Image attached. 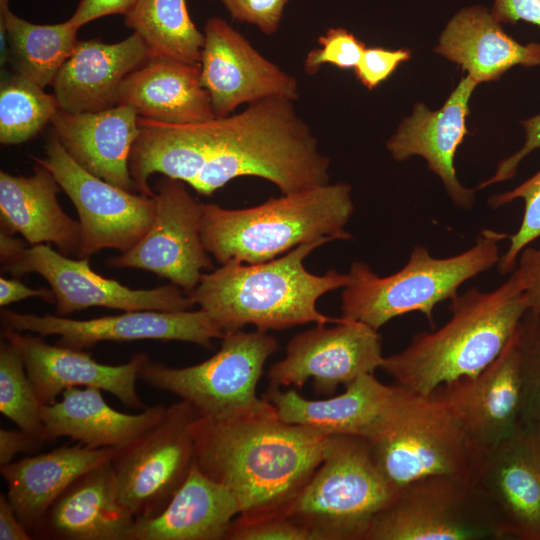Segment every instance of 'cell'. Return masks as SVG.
<instances>
[{"label": "cell", "instance_id": "f546056e", "mask_svg": "<svg viewBox=\"0 0 540 540\" xmlns=\"http://www.w3.org/2000/svg\"><path fill=\"white\" fill-rule=\"evenodd\" d=\"M116 451L77 443L0 465L8 499L31 535L49 507L77 478L112 461Z\"/></svg>", "mask_w": 540, "mask_h": 540}, {"label": "cell", "instance_id": "52a82bcc", "mask_svg": "<svg viewBox=\"0 0 540 540\" xmlns=\"http://www.w3.org/2000/svg\"><path fill=\"white\" fill-rule=\"evenodd\" d=\"M394 491L376 467L367 441L328 436L323 459L287 509L313 540H366Z\"/></svg>", "mask_w": 540, "mask_h": 540}, {"label": "cell", "instance_id": "60d3db41", "mask_svg": "<svg viewBox=\"0 0 540 540\" xmlns=\"http://www.w3.org/2000/svg\"><path fill=\"white\" fill-rule=\"evenodd\" d=\"M410 58L411 51L408 49L390 50L382 47H366L354 68V73L364 87L373 90L385 81L401 63Z\"/></svg>", "mask_w": 540, "mask_h": 540}, {"label": "cell", "instance_id": "9a60e30c", "mask_svg": "<svg viewBox=\"0 0 540 540\" xmlns=\"http://www.w3.org/2000/svg\"><path fill=\"white\" fill-rule=\"evenodd\" d=\"M325 325L317 324L288 342L285 357L268 371L270 385L301 389L312 379L317 395L330 396L338 386L381 368L378 330L345 317L333 327Z\"/></svg>", "mask_w": 540, "mask_h": 540}, {"label": "cell", "instance_id": "8fae6325", "mask_svg": "<svg viewBox=\"0 0 540 540\" xmlns=\"http://www.w3.org/2000/svg\"><path fill=\"white\" fill-rule=\"evenodd\" d=\"M0 261L1 270L14 276L41 275L54 293L58 316L94 306L127 312L184 311L194 305L187 293L172 283L131 289L96 273L88 258L72 259L44 244L27 247L4 231L0 232Z\"/></svg>", "mask_w": 540, "mask_h": 540}, {"label": "cell", "instance_id": "f35d334b", "mask_svg": "<svg viewBox=\"0 0 540 540\" xmlns=\"http://www.w3.org/2000/svg\"><path fill=\"white\" fill-rule=\"evenodd\" d=\"M226 539L229 540H313L311 533L286 515L256 519L236 517Z\"/></svg>", "mask_w": 540, "mask_h": 540}, {"label": "cell", "instance_id": "4fadbf2b", "mask_svg": "<svg viewBox=\"0 0 540 540\" xmlns=\"http://www.w3.org/2000/svg\"><path fill=\"white\" fill-rule=\"evenodd\" d=\"M55 177L72 201L82 230L80 258L103 249L124 253L148 232L155 216L153 197L121 189L85 170L52 133L45 158L32 156Z\"/></svg>", "mask_w": 540, "mask_h": 540}, {"label": "cell", "instance_id": "d4e9b609", "mask_svg": "<svg viewBox=\"0 0 540 540\" xmlns=\"http://www.w3.org/2000/svg\"><path fill=\"white\" fill-rule=\"evenodd\" d=\"M398 385H386L366 374L345 387L339 395L310 400L296 390L270 385L263 398L288 423L312 428L327 436L367 438L392 405Z\"/></svg>", "mask_w": 540, "mask_h": 540}, {"label": "cell", "instance_id": "603a6c76", "mask_svg": "<svg viewBox=\"0 0 540 540\" xmlns=\"http://www.w3.org/2000/svg\"><path fill=\"white\" fill-rule=\"evenodd\" d=\"M135 517L122 504L112 463L77 478L33 531L37 539L128 540Z\"/></svg>", "mask_w": 540, "mask_h": 540}, {"label": "cell", "instance_id": "7bdbcfd3", "mask_svg": "<svg viewBox=\"0 0 540 540\" xmlns=\"http://www.w3.org/2000/svg\"><path fill=\"white\" fill-rule=\"evenodd\" d=\"M521 283L528 310L540 311V247H526L514 269Z\"/></svg>", "mask_w": 540, "mask_h": 540}, {"label": "cell", "instance_id": "83f0119b", "mask_svg": "<svg viewBox=\"0 0 540 540\" xmlns=\"http://www.w3.org/2000/svg\"><path fill=\"white\" fill-rule=\"evenodd\" d=\"M166 407L157 404L129 414L112 408L102 390L94 387H70L61 399L42 404L41 417L46 442L69 437L90 448L120 449L164 415Z\"/></svg>", "mask_w": 540, "mask_h": 540}, {"label": "cell", "instance_id": "9c48e42d", "mask_svg": "<svg viewBox=\"0 0 540 540\" xmlns=\"http://www.w3.org/2000/svg\"><path fill=\"white\" fill-rule=\"evenodd\" d=\"M278 349V341L266 331L238 330L225 334L220 349L199 364L169 367L148 360L139 379L189 403L201 418L228 420L267 404L257 396V385L267 359Z\"/></svg>", "mask_w": 540, "mask_h": 540}, {"label": "cell", "instance_id": "7dc6e473", "mask_svg": "<svg viewBox=\"0 0 540 540\" xmlns=\"http://www.w3.org/2000/svg\"><path fill=\"white\" fill-rule=\"evenodd\" d=\"M30 297H40L48 303H55L51 289H32L17 279L0 277V305L2 307Z\"/></svg>", "mask_w": 540, "mask_h": 540}, {"label": "cell", "instance_id": "44dd1931", "mask_svg": "<svg viewBox=\"0 0 540 540\" xmlns=\"http://www.w3.org/2000/svg\"><path fill=\"white\" fill-rule=\"evenodd\" d=\"M477 85L466 75L437 111H430L423 103H417L412 114L403 119L386 143L387 150L397 161L414 155L423 157L428 168L441 179L453 204L464 210L472 208L476 189L459 182L454 158L468 133L469 100Z\"/></svg>", "mask_w": 540, "mask_h": 540}, {"label": "cell", "instance_id": "bcb514c9", "mask_svg": "<svg viewBox=\"0 0 540 540\" xmlns=\"http://www.w3.org/2000/svg\"><path fill=\"white\" fill-rule=\"evenodd\" d=\"M43 443L22 431L15 429H0V465L12 462L18 453H31Z\"/></svg>", "mask_w": 540, "mask_h": 540}, {"label": "cell", "instance_id": "6da1fadb", "mask_svg": "<svg viewBox=\"0 0 540 540\" xmlns=\"http://www.w3.org/2000/svg\"><path fill=\"white\" fill-rule=\"evenodd\" d=\"M293 102L265 99L236 114L189 124L139 117L129 158L136 190L153 197L149 178L155 173L205 196L243 176L265 179L282 194L329 183L330 159Z\"/></svg>", "mask_w": 540, "mask_h": 540}, {"label": "cell", "instance_id": "836d02e7", "mask_svg": "<svg viewBox=\"0 0 540 540\" xmlns=\"http://www.w3.org/2000/svg\"><path fill=\"white\" fill-rule=\"evenodd\" d=\"M59 109L54 94L15 73L2 78L0 85V142L24 143L51 122Z\"/></svg>", "mask_w": 540, "mask_h": 540}, {"label": "cell", "instance_id": "277c9868", "mask_svg": "<svg viewBox=\"0 0 540 540\" xmlns=\"http://www.w3.org/2000/svg\"><path fill=\"white\" fill-rule=\"evenodd\" d=\"M492 291L470 288L450 303V319L413 336L383 369L407 390L429 395L439 386L473 377L506 347L528 310L516 272Z\"/></svg>", "mask_w": 540, "mask_h": 540}, {"label": "cell", "instance_id": "5bb4252c", "mask_svg": "<svg viewBox=\"0 0 540 540\" xmlns=\"http://www.w3.org/2000/svg\"><path fill=\"white\" fill-rule=\"evenodd\" d=\"M155 216L146 235L130 250L108 259L115 268H134L166 278L186 293L212 267L201 237L202 207L183 181L164 176L156 183Z\"/></svg>", "mask_w": 540, "mask_h": 540}, {"label": "cell", "instance_id": "4dcf8cb0", "mask_svg": "<svg viewBox=\"0 0 540 540\" xmlns=\"http://www.w3.org/2000/svg\"><path fill=\"white\" fill-rule=\"evenodd\" d=\"M435 51L460 65L478 84L497 80L516 65H540V43H518L482 6L456 13L441 33Z\"/></svg>", "mask_w": 540, "mask_h": 540}, {"label": "cell", "instance_id": "b9f144b4", "mask_svg": "<svg viewBox=\"0 0 540 540\" xmlns=\"http://www.w3.org/2000/svg\"><path fill=\"white\" fill-rule=\"evenodd\" d=\"M522 125L525 129L523 146L511 156L503 159L498 164L494 175L478 185L476 190L513 178L522 160L533 151L540 149V114L523 121Z\"/></svg>", "mask_w": 540, "mask_h": 540}, {"label": "cell", "instance_id": "ba28073f", "mask_svg": "<svg viewBox=\"0 0 540 540\" xmlns=\"http://www.w3.org/2000/svg\"><path fill=\"white\" fill-rule=\"evenodd\" d=\"M364 439L376 467L394 491L428 476L471 474L475 447L433 394L398 385L388 412Z\"/></svg>", "mask_w": 540, "mask_h": 540}, {"label": "cell", "instance_id": "30bf717a", "mask_svg": "<svg viewBox=\"0 0 540 540\" xmlns=\"http://www.w3.org/2000/svg\"><path fill=\"white\" fill-rule=\"evenodd\" d=\"M511 539L471 476L442 474L398 489L372 521L366 540Z\"/></svg>", "mask_w": 540, "mask_h": 540}, {"label": "cell", "instance_id": "1f68e13d", "mask_svg": "<svg viewBox=\"0 0 540 540\" xmlns=\"http://www.w3.org/2000/svg\"><path fill=\"white\" fill-rule=\"evenodd\" d=\"M77 32L68 20L39 25L16 16L10 9L0 12L1 66L10 59L17 74L45 88L73 52Z\"/></svg>", "mask_w": 540, "mask_h": 540}, {"label": "cell", "instance_id": "8d00e7d4", "mask_svg": "<svg viewBox=\"0 0 540 540\" xmlns=\"http://www.w3.org/2000/svg\"><path fill=\"white\" fill-rule=\"evenodd\" d=\"M516 199L524 201V212L518 230L509 235L508 248L497 263V269L501 274L511 273L516 267L520 253L540 238V169L516 188L491 196L488 204L491 208L497 209Z\"/></svg>", "mask_w": 540, "mask_h": 540}, {"label": "cell", "instance_id": "cb8c5ba5", "mask_svg": "<svg viewBox=\"0 0 540 540\" xmlns=\"http://www.w3.org/2000/svg\"><path fill=\"white\" fill-rule=\"evenodd\" d=\"M148 58L147 46L135 32L112 44L78 41L51 84L59 108L81 113L118 105L121 84Z\"/></svg>", "mask_w": 540, "mask_h": 540}, {"label": "cell", "instance_id": "74e56055", "mask_svg": "<svg viewBox=\"0 0 540 540\" xmlns=\"http://www.w3.org/2000/svg\"><path fill=\"white\" fill-rule=\"evenodd\" d=\"M317 42L319 47L310 50L304 60L308 75L316 74L326 64L354 70L366 48L364 42L343 27L329 28Z\"/></svg>", "mask_w": 540, "mask_h": 540}, {"label": "cell", "instance_id": "3957f363", "mask_svg": "<svg viewBox=\"0 0 540 540\" xmlns=\"http://www.w3.org/2000/svg\"><path fill=\"white\" fill-rule=\"evenodd\" d=\"M333 240L322 238L301 244L262 263L221 264L202 274L198 285L187 295L224 335L248 324L267 332L307 323L341 322L344 317L324 315L316 304L324 294L345 288L350 283L349 275L333 269L315 275L304 266L305 258L313 250Z\"/></svg>", "mask_w": 540, "mask_h": 540}, {"label": "cell", "instance_id": "7a4b0ae2", "mask_svg": "<svg viewBox=\"0 0 540 540\" xmlns=\"http://www.w3.org/2000/svg\"><path fill=\"white\" fill-rule=\"evenodd\" d=\"M195 463L235 497L243 519L286 515L320 465L328 436L283 421L274 406L228 420L198 416Z\"/></svg>", "mask_w": 540, "mask_h": 540}, {"label": "cell", "instance_id": "ee69618b", "mask_svg": "<svg viewBox=\"0 0 540 540\" xmlns=\"http://www.w3.org/2000/svg\"><path fill=\"white\" fill-rule=\"evenodd\" d=\"M137 0H79L78 6L68 21L77 29L83 25L109 15H126Z\"/></svg>", "mask_w": 540, "mask_h": 540}, {"label": "cell", "instance_id": "5b68a950", "mask_svg": "<svg viewBox=\"0 0 540 540\" xmlns=\"http://www.w3.org/2000/svg\"><path fill=\"white\" fill-rule=\"evenodd\" d=\"M201 237L220 264L266 262L322 238L348 240L353 211L351 186L327 183L271 197L244 209L201 204Z\"/></svg>", "mask_w": 540, "mask_h": 540}, {"label": "cell", "instance_id": "e575fe53", "mask_svg": "<svg viewBox=\"0 0 540 540\" xmlns=\"http://www.w3.org/2000/svg\"><path fill=\"white\" fill-rule=\"evenodd\" d=\"M42 403L16 348L2 338L0 343V412L19 429L46 443L41 417Z\"/></svg>", "mask_w": 540, "mask_h": 540}, {"label": "cell", "instance_id": "7402d4cb", "mask_svg": "<svg viewBox=\"0 0 540 540\" xmlns=\"http://www.w3.org/2000/svg\"><path fill=\"white\" fill-rule=\"evenodd\" d=\"M139 115L119 104L97 112L70 113L58 109L51 119L52 133L85 170L129 192L137 191L129 158L140 133Z\"/></svg>", "mask_w": 540, "mask_h": 540}, {"label": "cell", "instance_id": "d6a6232c", "mask_svg": "<svg viewBox=\"0 0 540 540\" xmlns=\"http://www.w3.org/2000/svg\"><path fill=\"white\" fill-rule=\"evenodd\" d=\"M124 24L143 39L149 57L200 64L204 34L193 23L186 0H137Z\"/></svg>", "mask_w": 540, "mask_h": 540}, {"label": "cell", "instance_id": "484cf974", "mask_svg": "<svg viewBox=\"0 0 540 540\" xmlns=\"http://www.w3.org/2000/svg\"><path fill=\"white\" fill-rule=\"evenodd\" d=\"M31 176L0 172L1 231L19 233L30 246L52 243L68 257L80 258L81 224L57 201L60 186L52 173L35 162Z\"/></svg>", "mask_w": 540, "mask_h": 540}, {"label": "cell", "instance_id": "e0dca14e", "mask_svg": "<svg viewBox=\"0 0 540 540\" xmlns=\"http://www.w3.org/2000/svg\"><path fill=\"white\" fill-rule=\"evenodd\" d=\"M3 328L30 332L42 337L57 335L58 345L75 349L92 347L99 342H125L142 339L183 341L211 347L215 338L224 334L206 312L196 311H127L119 315L87 320L63 316L18 313L8 309L0 312Z\"/></svg>", "mask_w": 540, "mask_h": 540}, {"label": "cell", "instance_id": "d6986e66", "mask_svg": "<svg viewBox=\"0 0 540 540\" xmlns=\"http://www.w3.org/2000/svg\"><path fill=\"white\" fill-rule=\"evenodd\" d=\"M1 336L22 357L42 404L54 403L70 387H94L112 394L129 408H146L136 389L140 369L149 360L144 353L134 355L124 364L107 365L82 349L51 345L34 333L3 328Z\"/></svg>", "mask_w": 540, "mask_h": 540}, {"label": "cell", "instance_id": "ffe728a7", "mask_svg": "<svg viewBox=\"0 0 540 540\" xmlns=\"http://www.w3.org/2000/svg\"><path fill=\"white\" fill-rule=\"evenodd\" d=\"M431 394L448 408L474 447L508 437L520 422L522 408L517 329L501 354L484 370L441 385Z\"/></svg>", "mask_w": 540, "mask_h": 540}, {"label": "cell", "instance_id": "f6af8a7d", "mask_svg": "<svg viewBox=\"0 0 540 540\" xmlns=\"http://www.w3.org/2000/svg\"><path fill=\"white\" fill-rule=\"evenodd\" d=\"M490 13L498 23L525 21L540 28V0H495Z\"/></svg>", "mask_w": 540, "mask_h": 540}, {"label": "cell", "instance_id": "f1b7e54d", "mask_svg": "<svg viewBox=\"0 0 540 540\" xmlns=\"http://www.w3.org/2000/svg\"><path fill=\"white\" fill-rule=\"evenodd\" d=\"M134 107L141 118L189 124L216 117L201 82L200 64L149 57L121 84L118 105Z\"/></svg>", "mask_w": 540, "mask_h": 540}, {"label": "cell", "instance_id": "ac0fdd59", "mask_svg": "<svg viewBox=\"0 0 540 540\" xmlns=\"http://www.w3.org/2000/svg\"><path fill=\"white\" fill-rule=\"evenodd\" d=\"M471 478L511 539L540 540V437L519 422L503 440L475 447Z\"/></svg>", "mask_w": 540, "mask_h": 540}, {"label": "cell", "instance_id": "7c38bea8", "mask_svg": "<svg viewBox=\"0 0 540 540\" xmlns=\"http://www.w3.org/2000/svg\"><path fill=\"white\" fill-rule=\"evenodd\" d=\"M198 414L180 400L112 459L119 498L135 518L161 512L195 463L193 425Z\"/></svg>", "mask_w": 540, "mask_h": 540}, {"label": "cell", "instance_id": "c3c4849f", "mask_svg": "<svg viewBox=\"0 0 540 540\" xmlns=\"http://www.w3.org/2000/svg\"><path fill=\"white\" fill-rule=\"evenodd\" d=\"M31 533L19 520L8 496L0 494V540H30Z\"/></svg>", "mask_w": 540, "mask_h": 540}, {"label": "cell", "instance_id": "4316f807", "mask_svg": "<svg viewBox=\"0 0 540 540\" xmlns=\"http://www.w3.org/2000/svg\"><path fill=\"white\" fill-rule=\"evenodd\" d=\"M239 513L233 494L194 463L161 512L135 518L128 540H223Z\"/></svg>", "mask_w": 540, "mask_h": 540}, {"label": "cell", "instance_id": "2e32d148", "mask_svg": "<svg viewBox=\"0 0 540 540\" xmlns=\"http://www.w3.org/2000/svg\"><path fill=\"white\" fill-rule=\"evenodd\" d=\"M203 34L201 82L216 116L265 99L299 98L297 79L264 57L225 19L210 17Z\"/></svg>", "mask_w": 540, "mask_h": 540}, {"label": "cell", "instance_id": "ab89813d", "mask_svg": "<svg viewBox=\"0 0 540 540\" xmlns=\"http://www.w3.org/2000/svg\"><path fill=\"white\" fill-rule=\"evenodd\" d=\"M223 4L231 18L258 28L266 36L280 28L284 10L291 0H207Z\"/></svg>", "mask_w": 540, "mask_h": 540}, {"label": "cell", "instance_id": "d590c367", "mask_svg": "<svg viewBox=\"0 0 540 540\" xmlns=\"http://www.w3.org/2000/svg\"><path fill=\"white\" fill-rule=\"evenodd\" d=\"M517 335L522 378L520 421L540 437V311H526Z\"/></svg>", "mask_w": 540, "mask_h": 540}, {"label": "cell", "instance_id": "8992f818", "mask_svg": "<svg viewBox=\"0 0 540 540\" xmlns=\"http://www.w3.org/2000/svg\"><path fill=\"white\" fill-rule=\"evenodd\" d=\"M508 237L484 229L468 250L447 258H435L425 246L415 245L405 266L385 277L355 261L341 296L342 316L378 330L398 316L420 312L434 329L435 306L453 299L463 283L496 265L499 243Z\"/></svg>", "mask_w": 540, "mask_h": 540}]
</instances>
